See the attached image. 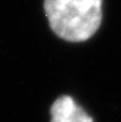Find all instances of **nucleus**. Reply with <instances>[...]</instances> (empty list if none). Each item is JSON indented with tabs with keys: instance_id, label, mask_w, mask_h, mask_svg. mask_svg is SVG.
Returning a JSON list of instances; mask_svg holds the SVG:
<instances>
[{
	"instance_id": "2",
	"label": "nucleus",
	"mask_w": 121,
	"mask_h": 122,
	"mask_svg": "<svg viewBox=\"0 0 121 122\" xmlns=\"http://www.w3.org/2000/svg\"><path fill=\"white\" fill-rule=\"evenodd\" d=\"M49 113L51 122H94L91 116L68 95L57 99L52 104Z\"/></svg>"
},
{
	"instance_id": "1",
	"label": "nucleus",
	"mask_w": 121,
	"mask_h": 122,
	"mask_svg": "<svg viewBox=\"0 0 121 122\" xmlns=\"http://www.w3.org/2000/svg\"><path fill=\"white\" fill-rule=\"evenodd\" d=\"M52 31L68 42H83L101 25L103 0H45Z\"/></svg>"
}]
</instances>
